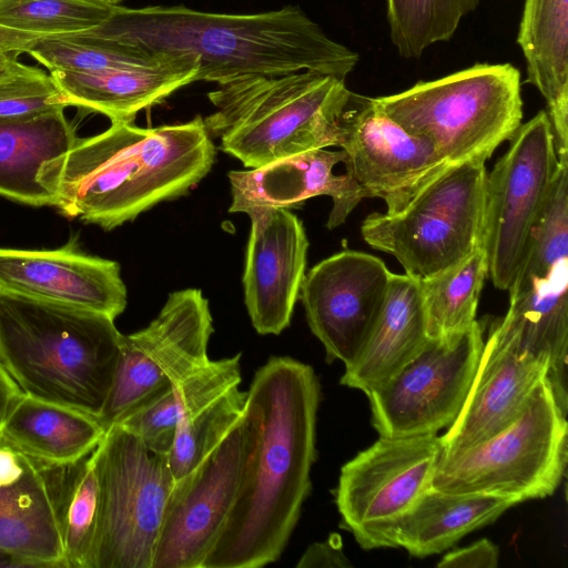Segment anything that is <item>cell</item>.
<instances>
[{
	"label": "cell",
	"instance_id": "obj_32",
	"mask_svg": "<svg viewBox=\"0 0 568 568\" xmlns=\"http://www.w3.org/2000/svg\"><path fill=\"white\" fill-rule=\"evenodd\" d=\"M480 1L386 0L390 41L402 58L418 59L432 44L450 40Z\"/></svg>",
	"mask_w": 568,
	"mask_h": 568
},
{
	"label": "cell",
	"instance_id": "obj_33",
	"mask_svg": "<svg viewBox=\"0 0 568 568\" xmlns=\"http://www.w3.org/2000/svg\"><path fill=\"white\" fill-rule=\"evenodd\" d=\"M114 7L99 0H0V30L31 40L82 33Z\"/></svg>",
	"mask_w": 568,
	"mask_h": 568
},
{
	"label": "cell",
	"instance_id": "obj_19",
	"mask_svg": "<svg viewBox=\"0 0 568 568\" xmlns=\"http://www.w3.org/2000/svg\"><path fill=\"white\" fill-rule=\"evenodd\" d=\"M0 292L101 313L115 320L126 306L120 265L87 254L73 241L55 250L0 247Z\"/></svg>",
	"mask_w": 568,
	"mask_h": 568
},
{
	"label": "cell",
	"instance_id": "obj_28",
	"mask_svg": "<svg viewBox=\"0 0 568 568\" xmlns=\"http://www.w3.org/2000/svg\"><path fill=\"white\" fill-rule=\"evenodd\" d=\"M104 433L95 416L22 393L4 416L0 439L44 465L68 466L90 455Z\"/></svg>",
	"mask_w": 568,
	"mask_h": 568
},
{
	"label": "cell",
	"instance_id": "obj_38",
	"mask_svg": "<svg viewBox=\"0 0 568 568\" xmlns=\"http://www.w3.org/2000/svg\"><path fill=\"white\" fill-rule=\"evenodd\" d=\"M296 567L346 568L352 567V564L343 552L341 537L333 534L324 541H316L310 545L300 558Z\"/></svg>",
	"mask_w": 568,
	"mask_h": 568
},
{
	"label": "cell",
	"instance_id": "obj_2",
	"mask_svg": "<svg viewBox=\"0 0 568 568\" xmlns=\"http://www.w3.org/2000/svg\"><path fill=\"white\" fill-rule=\"evenodd\" d=\"M321 388L312 366L271 357L247 390L254 446L232 510L202 568H260L276 561L310 495Z\"/></svg>",
	"mask_w": 568,
	"mask_h": 568
},
{
	"label": "cell",
	"instance_id": "obj_11",
	"mask_svg": "<svg viewBox=\"0 0 568 568\" xmlns=\"http://www.w3.org/2000/svg\"><path fill=\"white\" fill-rule=\"evenodd\" d=\"M506 153L487 173L481 246L495 287L510 286L559 166L547 112L516 130Z\"/></svg>",
	"mask_w": 568,
	"mask_h": 568
},
{
	"label": "cell",
	"instance_id": "obj_35",
	"mask_svg": "<svg viewBox=\"0 0 568 568\" xmlns=\"http://www.w3.org/2000/svg\"><path fill=\"white\" fill-rule=\"evenodd\" d=\"M138 436L153 454L169 455L178 428L174 385H168L143 399L118 423Z\"/></svg>",
	"mask_w": 568,
	"mask_h": 568
},
{
	"label": "cell",
	"instance_id": "obj_4",
	"mask_svg": "<svg viewBox=\"0 0 568 568\" xmlns=\"http://www.w3.org/2000/svg\"><path fill=\"white\" fill-rule=\"evenodd\" d=\"M120 336L108 315L0 292V364L31 397L99 417Z\"/></svg>",
	"mask_w": 568,
	"mask_h": 568
},
{
	"label": "cell",
	"instance_id": "obj_1",
	"mask_svg": "<svg viewBox=\"0 0 568 568\" xmlns=\"http://www.w3.org/2000/svg\"><path fill=\"white\" fill-rule=\"evenodd\" d=\"M143 60L195 59L197 81L314 71L345 80L358 54L331 39L300 7L234 14L185 6H115L100 26L65 36Z\"/></svg>",
	"mask_w": 568,
	"mask_h": 568
},
{
	"label": "cell",
	"instance_id": "obj_31",
	"mask_svg": "<svg viewBox=\"0 0 568 568\" xmlns=\"http://www.w3.org/2000/svg\"><path fill=\"white\" fill-rule=\"evenodd\" d=\"M100 488L93 452L60 467L59 510L67 568H93Z\"/></svg>",
	"mask_w": 568,
	"mask_h": 568
},
{
	"label": "cell",
	"instance_id": "obj_17",
	"mask_svg": "<svg viewBox=\"0 0 568 568\" xmlns=\"http://www.w3.org/2000/svg\"><path fill=\"white\" fill-rule=\"evenodd\" d=\"M346 172L366 197L385 201L386 213L400 211L435 175L449 166L429 141L406 132L372 98L352 95L344 116Z\"/></svg>",
	"mask_w": 568,
	"mask_h": 568
},
{
	"label": "cell",
	"instance_id": "obj_9",
	"mask_svg": "<svg viewBox=\"0 0 568 568\" xmlns=\"http://www.w3.org/2000/svg\"><path fill=\"white\" fill-rule=\"evenodd\" d=\"M485 162L449 165L396 213H372L362 223L365 242L393 255L405 273L426 278L459 263L481 245Z\"/></svg>",
	"mask_w": 568,
	"mask_h": 568
},
{
	"label": "cell",
	"instance_id": "obj_12",
	"mask_svg": "<svg viewBox=\"0 0 568 568\" xmlns=\"http://www.w3.org/2000/svg\"><path fill=\"white\" fill-rule=\"evenodd\" d=\"M443 456L437 434L383 437L341 469L335 503L363 549L387 547L394 525L432 488Z\"/></svg>",
	"mask_w": 568,
	"mask_h": 568
},
{
	"label": "cell",
	"instance_id": "obj_29",
	"mask_svg": "<svg viewBox=\"0 0 568 568\" xmlns=\"http://www.w3.org/2000/svg\"><path fill=\"white\" fill-rule=\"evenodd\" d=\"M515 505L493 495L445 494L430 488L394 525L387 547H402L419 558L439 554Z\"/></svg>",
	"mask_w": 568,
	"mask_h": 568
},
{
	"label": "cell",
	"instance_id": "obj_37",
	"mask_svg": "<svg viewBox=\"0 0 568 568\" xmlns=\"http://www.w3.org/2000/svg\"><path fill=\"white\" fill-rule=\"evenodd\" d=\"M498 565L497 546L483 538L467 547L447 552L437 564L439 568H495Z\"/></svg>",
	"mask_w": 568,
	"mask_h": 568
},
{
	"label": "cell",
	"instance_id": "obj_16",
	"mask_svg": "<svg viewBox=\"0 0 568 568\" xmlns=\"http://www.w3.org/2000/svg\"><path fill=\"white\" fill-rule=\"evenodd\" d=\"M392 272L372 254L338 252L313 266L300 296L326 362L348 365L368 337L384 305Z\"/></svg>",
	"mask_w": 568,
	"mask_h": 568
},
{
	"label": "cell",
	"instance_id": "obj_15",
	"mask_svg": "<svg viewBox=\"0 0 568 568\" xmlns=\"http://www.w3.org/2000/svg\"><path fill=\"white\" fill-rule=\"evenodd\" d=\"M256 433V414L246 404L220 445L175 481L152 568H202L232 510Z\"/></svg>",
	"mask_w": 568,
	"mask_h": 568
},
{
	"label": "cell",
	"instance_id": "obj_6",
	"mask_svg": "<svg viewBox=\"0 0 568 568\" xmlns=\"http://www.w3.org/2000/svg\"><path fill=\"white\" fill-rule=\"evenodd\" d=\"M520 72L510 63H475L374 104L412 135L434 144L448 165L486 162L523 120Z\"/></svg>",
	"mask_w": 568,
	"mask_h": 568
},
{
	"label": "cell",
	"instance_id": "obj_44",
	"mask_svg": "<svg viewBox=\"0 0 568 568\" xmlns=\"http://www.w3.org/2000/svg\"><path fill=\"white\" fill-rule=\"evenodd\" d=\"M6 413L3 410H0V430L4 420Z\"/></svg>",
	"mask_w": 568,
	"mask_h": 568
},
{
	"label": "cell",
	"instance_id": "obj_5",
	"mask_svg": "<svg viewBox=\"0 0 568 568\" xmlns=\"http://www.w3.org/2000/svg\"><path fill=\"white\" fill-rule=\"evenodd\" d=\"M353 92L314 71L251 75L219 84L204 120L222 151L254 169L315 149L341 146Z\"/></svg>",
	"mask_w": 568,
	"mask_h": 568
},
{
	"label": "cell",
	"instance_id": "obj_13",
	"mask_svg": "<svg viewBox=\"0 0 568 568\" xmlns=\"http://www.w3.org/2000/svg\"><path fill=\"white\" fill-rule=\"evenodd\" d=\"M485 325L429 338L423 349L368 395L372 425L383 437L437 434L459 414L484 347Z\"/></svg>",
	"mask_w": 568,
	"mask_h": 568
},
{
	"label": "cell",
	"instance_id": "obj_36",
	"mask_svg": "<svg viewBox=\"0 0 568 568\" xmlns=\"http://www.w3.org/2000/svg\"><path fill=\"white\" fill-rule=\"evenodd\" d=\"M60 89L42 70L17 75L0 82V118L67 108Z\"/></svg>",
	"mask_w": 568,
	"mask_h": 568
},
{
	"label": "cell",
	"instance_id": "obj_25",
	"mask_svg": "<svg viewBox=\"0 0 568 568\" xmlns=\"http://www.w3.org/2000/svg\"><path fill=\"white\" fill-rule=\"evenodd\" d=\"M428 339L420 278L392 274L382 311L339 383L368 395L414 358Z\"/></svg>",
	"mask_w": 568,
	"mask_h": 568
},
{
	"label": "cell",
	"instance_id": "obj_14",
	"mask_svg": "<svg viewBox=\"0 0 568 568\" xmlns=\"http://www.w3.org/2000/svg\"><path fill=\"white\" fill-rule=\"evenodd\" d=\"M213 333L209 301L199 288L171 293L143 329L120 336L111 389L98 417L104 429L154 392L206 364Z\"/></svg>",
	"mask_w": 568,
	"mask_h": 568
},
{
	"label": "cell",
	"instance_id": "obj_23",
	"mask_svg": "<svg viewBox=\"0 0 568 568\" xmlns=\"http://www.w3.org/2000/svg\"><path fill=\"white\" fill-rule=\"evenodd\" d=\"M23 474L0 487V552L16 566L67 568L60 524V467L22 454Z\"/></svg>",
	"mask_w": 568,
	"mask_h": 568
},
{
	"label": "cell",
	"instance_id": "obj_3",
	"mask_svg": "<svg viewBox=\"0 0 568 568\" xmlns=\"http://www.w3.org/2000/svg\"><path fill=\"white\" fill-rule=\"evenodd\" d=\"M211 138L200 115L155 128L112 122L47 161L37 179L61 214L109 231L196 185L214 163Z\"/></svg>",
	"mask_w": 568,
	"mask_h": 568
},
{
	"label": "cell",
	"instance_id": "obj_27",
	"mask_svg": "<svg viewBox=\"0 0 568 568\" xmlns=\"http://www.w3.org/2000/svg\"><path fill=\"white\" fill-rule=\"evenodd\" d=\"M65 108L0 118V195L32 206H52L38 181L40 168L78 140Z\"/></svg>",
	"mask_w": 568,
	"mask_h": 568
},
{
	"label": "cell",
	"instance_id": "obj_8",
	"mask_svg": "<svg viewBox=\"0 0 568 568\" xmlns=\"http://www.w3.org/2000/svg\"><path fill=\"white\" fill-rule=\"evenodd\" d=\"M507 291L508 312L490 332L516 351L546 359L548 379L568 406V161H559L544 210Z\"/></svg>",
	"mask_w": 568,
	"mask_h": 568
},
{
	"label": "cell",
	"instance_id": "obj_10",
	"mask_svg": "<svg viewBox=\"0 0 568 568\" xmlns=\"http://www.w3.org/2000/svg\"><path fill=\"white\" fill-rule=\"evenodd\" d=\"M100 488L93 568H152L175 479L168 456L151 453L120 424L93 450Z\"/></svg>",
	"mask_w": 568,
	"mask_h": 568
},
{
	"label": "cell",
	"instance_id": "obj_39",
	"mask_svg": "<svg viewBox=\"0 0 568 568\" xmlns=\"http://www.w3.org/2000/svg\"><path fill=\"white\" fill-rule=\"evenodd\" d=\"M23 470L21 453L0 439V487L16 481Z\"/></svg>",
	"mask_w": 568,
	"mask_h": 568
},
{
	"label": "cell",
	"instance_id": "obj_26",
	"mask_svg": "<svg viewBox=\"0 0 568 568\" xmlns=\"http://www.w3.org/2000/svg\"><path fill=\"white\" fill-rule=\"evenodd\" d=\"M517 43L526 83L546 100L558 159L568 158V0H525Z\"/></svg>",
	"mask_w": 568,
	"mask_h": 568
},
{
	"label": "cell",
	"instance_id": "obj_41",
	"mask_svg": "<svg viewBox=\"0 0 568 568\" xmlns=\"http://www.w3.org/2000/svg\"><path fill=\"white\" fill-rule=\"evenodd\" d=\"M21 394L22 392L0 364V410L7 414L8 409Z\"/></svg>",
	"mask_w": 568,
	"mask_h": 568
},
{
	"label": "cell",
	"instance_id": "obj_18",
	"mask_svg": "<svg viewBox=\"0 0 568 568\" xmlns=\"http://www.w3.org/2000/svg\"><path fill=\"white\" fill-rule=\"evenodd\" d=\"M251 230L243 274L244 302L258 334L278 335L291 323L305 277L308 240L288 209L246 212Z\"/></svg>",
	"mask_w": 568,
	"mask_h": 568
},
{
	"label": "cell",
	"instance_id": "obj_42",
	"mask_svg": "<svg viewBox=\"0 0 568 568\" xmlns=\"http://www.w3.org/2000/svg\"><path fill=\"white\" fill-rule=\"evenodd\" d=\"M34 69L36 67L26 65L19 62L17 57L0 61V82L17 75L29 73Z\"/></svg>",
	"mask_w": 568,
	"mask_h": 568
},
{
	"label": "cell",
	"instance_id": "obj_40",
	"mask_svg": "<svg viewBox=\"0 0 568 568\" xmlns=\"http://www.w3.org/2000/svg\"><path fill=\"white\" fill-rule=\"evenodd\" d=\"M31 39L0 30V61L26 53Z\"/></svg>",
	"mask_w": 568,
	"mask_h": 568
},
{
	"label": "cell",
	"instance_id": "obj_20",
	"mask_svg": "<svg viewBox=\"0 0 568 568\" xmlns=\"http://www.w3.org/2000/svg\"><path fill=\"white\" fill-rule=\"evenodd\" d=\"M549 372L546 359L516 351L489 331L462 409L440 437L442 457L476 446L510 426Z\"/></svg>",
	"mask_w": 568,
	"mask_h": 568
},
{
	"label": "cell",
	"instance_id": "obj_34",
	"mask_svg": "<svg viewBox=\"0 0 568 568\" xmlns=\"http://www.w3.org/2000/svg\"><path fill=\"white\" fill-rule=\"evenodd\" d=\"M26 53H29L50 71L79 73H92L165 61L143 60L70 37L34 39L29 43Z\"/></svg>",
	"mask_w": 568,
	"mask_h": 568
},
{
	"label": "cell",
	"instance_id": "obj_22",
	"mask_svg": "<svg viewBox=\"0 0 568 568\" xmlns=\"http://www.w3.org/2000/svg\"><path fill=\"white\" fill-rule=\"evenodd\" d=\"M241 355L209 361L173 383L178 428L168 455L176 480L191 473L243 417L247 390L240 389Z\"/></svg>",
	"mask_w": 568,
	"mask_h": 568
},
{
	"label": "cell",
	"instance_id": "obj_24",
	"mask_svg": "<svg viewBox=\"0 0 568 568\" xmlns=\"http://www.w3.org/2000/svg\"><path fill=\"white\" fill-rule=\"evenodd\" d=\"M68 106L133 122L135 115L197 81L195 59L171 58L158 63L79 73L50 71Z\"/></svg>",
	"mask_w": 568,
	"mask_h": 568
},
{
	"label": "cell",
	"instance_id": "obj_30",
	"mask_svg": "<svg viewBox=\"0 0 568 568\" xmlns=\"http://www.w3.org/2000/svg\"><path fill=\"white\" fill-rule=\"evenodd\" d=\"M487 276V260L480 245L454 266L420 278L429 338L465 331L476 321L479 296Z\"/></svg>",
	"mask_w": 568,
	"mask_h": 568
},
{
	"label": "cell",
	"instance_id": "obj_21",
	"mask_svg": "<svg viewBox=\"0 0 568 568\" xmlns=\"http://www.w3.org/2000/svg\"><path fill=\"white\" fill-rule=\"evenodd\" d=\"M344 150L315 149L246 171H230L231 213L261 206L291 209L306 200L327 195L333 201L326 226L336 229L363 199L364 190L348 173L335 174L345 163Z\"/></svg>",
	"mask_w": 568,
	"mask_h": 568
},
{
	"label": "cell",
	"instance_id": "obj_43",
	"mask_svg": "<svg viewBox=\"0 0 568 568\" xmlns=\"http://www.w3.org/2000/svg\"><path fill=\"white\" fill-rule=\"evenodd\" d=\"M110 6H120L124 0H99Z\"/></svg>",
	"mask_w": 568,
	"mask_h": 568
},
{
	"label": "cell",
	"instance_id": "obj_7",
	"mask_svg": "<svg viewBox=\"0 0 568 568\" xmlns=\"http://www.w3.org/2000/svg\"><path fill=\"white\" fill-rule=\"evenodd\" d=\"M567 406L545 377L523 414L487 440L442 457L432 489L484 494L516 504L552 495L567 464Z\"/></svg>",
	"mask_w": 568,
	"mask_h": 568
}]
</instances>
